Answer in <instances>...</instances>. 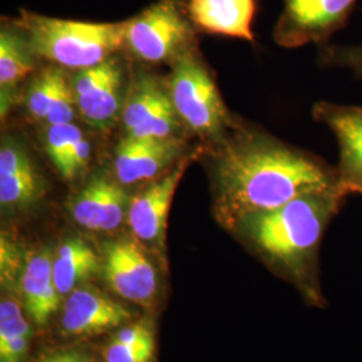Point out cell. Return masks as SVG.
<instances>
[{
  "mask_svg": "<svg viewBox=\"0 0 362 362\" xmlns=\"http://www.w3.org/2000/svg\"><path fill=\"white\" fill-rule=\"evenodd\" d=\"M100 260L85 240L79 238L67 239L62 243L52 260L54 284L59 297L66 298L79 285L98 272Z\"/></svg>",
  "mask_w": 362,
  "mask_h": 362,
  "instance_id": "ac0fdd59",
  "label": "cell"
},
{
  "mask_svg": "<svg viewBox=\"0 0 362 362\" xmlns=\"http://www.w3.org/2000/svg\"><path fill=\"white\" fill-rule=\"evenodd\" d=\"M215 188L218 220L233 231L251 215L303 194L341 187L336 167L320 156L248 129L223 146L215 167Z\"/></svg>",
  "mask_w": 362,
  "mask_h": 362,
  "instance_id": "6da1fadb",
  "label": "cell"
},
{
  "mask_svg": "<svg viewBox=\"0 0 362 362\" xmlns=\"http://www.w3.org/2000/svg\"><path fill=\"white\" fill-rule=\"evenodd\" d=\"M192 38V26L176 0H161L125 22V46L152 64L180 58Z\"/></svg>",
  "mask_w": 362,
  "mask_h": 362,
  "instance_id": "5b68a950",
  "label": "cell"
},
{
  "mask_svg": "<svg viewBox=\"0 0 362 362\" xmlns=\"http://www.w3.org/2000/svg\"><path fill=\"white\" fill-rule=\"evenodd\" d=\"M0 260H1V279L6 284H13L16 278L21 281V275L16 272H23L25 262L21 258V254L18 248L13 246L8 239L1 238V246H0Z\"/></svg>",
  "mask_w": 362,
  "mask_h": 362,
  "instance_id": "d4e9b609",
  "label": "cell"
},
{
  "mask_svg": "<svg viewBox=\"0 0 362 362\" xmlns=\"http://www.w3.org/2000/svg\"><path fill=\"white\" fill-rule=\"evenodd\" d=\"M54 254L50 248L31 251L25 259L21 276V294L28 317L45 325L57 313L61 299L52 275Z\"/></svg>",
  "mask_w": 362,
  "mask_h": 362,
  "instance_id": "e0dca14e",
  "label": "cell"
},
{
  "mask_svg": "<svg viewBox=\"0 0 362 362\" xmlns=\"http://www.w3.org/2000/svg\"><path fill=\"white\" fill-rule=\"evenodd\" d=\"M19 336H31L30 325L23 317L21 305L13 299H1L0 341Z\"/></svg>",
  "mask_w": 362,
  "mask_h": 362,
  "instance_id": "603a6c76",
  "label": "cell"
},
{
  "mask_svg": "<svg viewBox=\"0 0 362 362\" xmlns=\"http://www.w3.org/2000/svg\"><path fill=\"white\" fill-rule=\"evenodd\" d=\"M257 0H188L189 21L200 30L255 43Z\"/></svg>",
  "mask_w": 362,
  "mask_h": 362,
  "instance_id": "9a60e30c",
  "label": "cell"
},
{
  "mask_svg": "<svg viewBox=\"0 0 362 362\" xmlns=\"http://www.w3.org/2000/svg\"><path fill=\"white\" fill-rule=\"evenodd\" d=\"M15 26V25H13ZM16 27V26H15ZM18 28V27H16ZM19 30V28H18ZM27 39L19 30L3 27L0 34V83L8 89L31 73L34 64Z\"/></svg>",
  "mask_w": 362,
  "mask_h": 362,
  "instance_id": "d6986e66",
  "label": "cell"
},
{
  "mask_svg": "<svg viewBox=\"0 0 362 362\" xmlns=\"http://www.w3.org/2000/svg\"><path fill=\"white\" fill-rule=\"evenodd\" d=\"M86 354L81 350H64L45 357L40 362H86Z\"/></svg>",
  "mask_w": 362,
  "mask_h": 362,
  "instance_id": "83f0119b",
  "label": "cell"
},
{
  "mask_svg": "<svg viewBox=\"0 0 362 362\" xmlns=\"http://www.w3.org/2000/svg\"><path fill=\"white\" fill-rule=\"evenodd\" d=\"M43 184L21 144L6 140L0 149V203L6 209H25L37 203Z\"/></svg>",
  "mask_w": 362,
  "mask_h": 362,
  "instance_id": "2e32d148",
  "label": "cell"
},
{
  "mask_svg": "<svg viewBox=\"0 0 362 362\" xmlns=\"http://www.w3.org/2000/svg\"><path fill=\"white\" fill-rule=\"evenodd\" d=\"M194 156L181 158L170 172L153 181L130 200L127 220L134 239L144 248L158 255H163L165 251L167 220L173 194Z\"/></svg>",
  "mask_w": 362,
  "mask_h": 362,
  "instance_id": "52a82bcc",
  "label": "cell"
},
{
  "mask_svg": "<svg viewBox=\"0 0 362 362\" xmlns=\"http://www.w3.org/2000/svg\"><path fill=\"white\" fill-rule=\"evenodd\" d=\"M13 25L35 55L69 69L100 65L125 45V22L90 23L22 11Z\"/></svg>",
  "mask_w": 362,
  "mask_h": 362,
  "instance_id": "3957f363",
  "label": "cell"
},
{
  "mask_svg": "<svg viewBox=\"0 0 362 362\" xmlns=\"http://www.w3.org/2000/svg\"><path fill=\"white\" fill-rule=\"evenodd\" d=\"M169 95L189 129L203 136H218L228 124V113L207 69L191 52L177 58L169 78Z\"/></svg>",
  "mask_w": 362,
  "mask_h": 362,
  "instance_id": "277c9868",
  "label": "cell"
},
{
  "mask_svg": "<svg viewBox=\"0 0 362 362\" xmlns=\"http://www.w3.org/2000/svg\"><path fill=\"white\" fill-rule=\"evenodd\" d=\"M348 196L341 188L303 194L281 207L248 216L233 233L269 266L293 281L309 305L325 309L320 250L326 230Z\"/></svg>",
  "mask_w": 362,
  "mask_h": 362,
  "instance_id": "7a4b0ae2",
  "label": "cell"
},
{
  "mask_svg": "<svg viewBox=\"0 0 362 362\" xmlns=\"http://www.w3.org/2000/svg\"><path fill=\"white\" fill-rule=\"evenodd\" d=\"M61 327L66 336L93 337L127 324L130 313L94 286H79L65 299Z\"/></svg>",
  "mask_w": 362,
  "mask_h": 362,
  "instance_id": "7c38bea8",
  "label": "cell"
},
{
  "mask_svg": "<svg viewBox=\"0 0 362 362\" xmlns=\"http://www.w3.org/2000/svg\"><path fill=\"white\" fill-rule=\"evenodd\" d=\"M179 144L170 139H136L127 136L115 157L116 179L122 185L152 180L179 155Z\"/></svg>",
  "mask_w": 362,
  "mask_h": 362,
  "instance_id": "5bb4252c",
  "label": "cell"
},
{
  "mask_svg": "<svg viewBox=\"0 0 362 362\" xmlns=\"http://www.w3.org/2000/svg\"><path fill=\"white\" fill-rule=\"evenodd\" d=\"M83 137L82 130L74 124L50 125L45 132V146L57 170L65 163L74 145Z\"/></svg>",
  "mask_w": 362,
  "mask_h": 362,
  "instance_id": "44dd1931",
  "label": "cell"
},
{
  "mask_svg": "<svg viewBox=\"0 0 362 362\" xmlns=\"http://www.w3.org/2000/svg\"><path fill=\"white\" fill-rule=\"evenodd\" d=\"M313 117L336 136L339 187L348 194H362V106L321 101L314 105Z\"/></svg>",
  "mask_w": 362,
  "mask_h": 362,
  "instance_id": "9c48e42d",
  "label": "cell"
},
{
  "mask_svg": "<svg viewBox=\"0 0 362 362\" xmlns=\"http://www.w3.org/2000/svg\"><path fill=\"white\" fill-rule=\"evenodd\" d=\"M136 239L122 238L105 248L104 275L118 297L140 306H149L157 291V275L152 262Z\"/></svg>",
  "mask_w": 362,
  "mask_h": 362,
  "instance_id": "ba28073f",
  "label": "cell"
},
{
  "mask_svg": "<svg viewBox=\"0 0 362 362\" xmlns=\"http://www.w3.org/2000/svg\"><path fill=\"white\" fill-rule=\"evenodd\" d=\"M122 118L128 136L136 139H170L180 121L169 91L151 77L139 79Z\"/></svg>",
  "mask_w": 362,
  "mask_h": 362,
  "instance_id": "8fae6325",
  "label": "cell"
},
{
  "mask_svg": "<svg viewBox=\"0 0 362 362\" xmlns=\"http://www.w3.org/2000/svg\"><path fill=\"white\" fill-rule=\"evenodd\" d=\"M130 200L118 181L97 177L89 181L70 203L73 219L81 227L109 233L117 230L128 218Z\"/></svg>",
  "mask_w": 362,
  "mask_h": 362,
  "instance_id": "4fadbf2b",
  "label": "cell"
},
{
  "mask_svg": "<svg viewBox=\"0 0 362 362\" xmlns=\"http://www.w3.org/2000/svg\"><path fill=\"white\" fill-rule=\"evenodd\" d=\"M69 83L65 73L58 67H49L35 78L27 91V109L37 121H46L59 93Z\"/></svg>",
  "mask_w": 362,
  "mask_h": 362,
  "instance_id": "ffe728a7",
  "label": "cell"
},
{
  "mask_svg": "<svg viewBox=\"0 0 362 362\" xmlns=\"http://www.w3.org/2000/svg\"><path fill=\"white\" fill-rule=\"evenodd\" d=\"M318 62L325 67L349 69L362 79V45L339 46L327 43L320 46Z\"/></svg>",
  "mask_w": 362,
  "mask_h": 362,
  "instance_id": "7402d4cb",
  "label": "cell"
},
{
  "mask_svg": "<svg viewBox=\"0 0 362 362\" xmlns=\"http://www.w3.org/2000/svg\"><path fill=\"white\" fill-rule=\"evenodd\" d=\"M121 69L113 58L79 70L71 81L79 116L91 127L104 129L117 119L121 107Z\"/></svg>",
  "mask_w": 362,
  "mask_h": 362,
  "instance_id": "30bf717a",
  "label": "cell"
},
{
  "mask_svg": "<svg viewBox=\"0 0 362 362\" xmlns=\"http://www.w3.org/2000/svg\"><path fill=\"white\" fill-rule=\"evenodd\" d=\"M116 342L132 345V346H148L155 345V337L153 332L146 322L132 324L121 329L117 336L115 337Z\"/></svg>",
  "mask_w": 362,
  "mask_h": 362,
  "instance_id": "484cf974",
  "label": "cell"
},
{
  "mask_svg": "<svg viewBox=\"0 0 362 362\" xmlns=\"http://www.w3.org/2000/svg\"><path fill=\"white\" fill-rule=\"evenodd\" d=\"M285 8L275 31V40L285 47L306 43L327 45L349 23L358 0H284Z\"/></svg>",
  "mask_w": 362,
  "mask_h": 362,
  "instance_id": "8992f818",
  "label": "cell"
},
{
  "mask_svg": "<svg viewBox=\"0 0 362 362\" xmlns=\"http://www.w3.org/2000/svg\"><path fill=\"white\" fill-rule=\"evenodd\" d=\"M155 345L132 346L112 341L105 350L106 362H151L153 358Z\"/></svg>",
  "mask_w": 362,
  "mask_h": 362,
  "instance_id": "cb8c5ba5",
  "label": "cell"
},
{
  "mask_svg": "<svg viewBox=\"0 0 362 362\" xmlns=\"http://www.w3.org/2000/svg\"><path fill=\"white\" fill-rule=\"evenodd\" d=\"M31 336H19L0 341V362H23Z\"/></svg>",
  "mask_w": 362,
  "mask_h": 362,
  "instance_id": "4316f807",
  "label": "cell"
}]
</instances>
